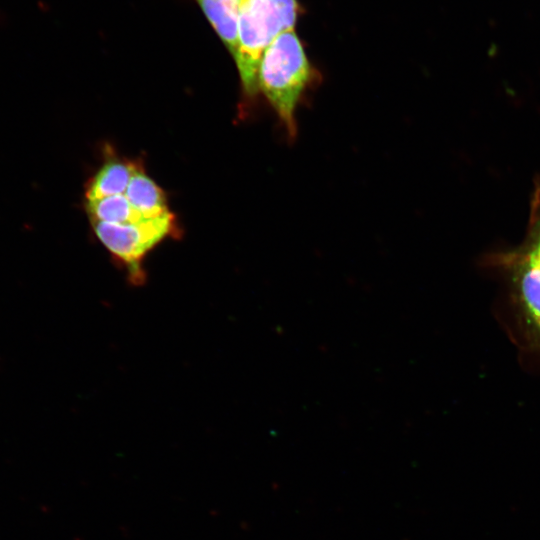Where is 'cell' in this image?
<instances>
[{
    "instance_id": "6da1fadb",
    "label": "cell",
    "mask_w": 540,
    "mask_h": 540,
    "mask_svg": "<svg viewBox=\"0 0 540 540\" xmlns=\"http://www.w3.org/2000/svg\"><path fill=\"white\" fill-rule=\"evenodd\" d=\"M314 77L315 71L294 29L279 34L262 54L258 92L270 103L290 138L297 133L296 109Z\"/></svg>"
},
{
    "instance_id": "7a4b0ae2",
    "label": "cell",
    "mask_w": 540,
    "mask_h": 540,
    "mask_svg": "<svg viewBox=\"0 0 540 540\" xmlns=\"http://www.w3.org/2000/svg\"><path fill=\"white\" fill-rule=\"evenodd\" d=\"M298 12L297 0L242 1L233 58L247 95L258 93L257 73L263 52L279 34L294 29Z\"/></svg>"
},
{
    "instance_id": "3957f363",
    "label": "cell",
    "mask_w": 540,
    "mask_h": 540,
    "mask_svg": "<svg viewBox=\"0 0 540 540\" xmlns=\"http://www.w3.org/2000/svg\"><path fill=\"white\" fill-rule=\"evenodd\" d=\"M95 235L126 272L133 286L143 285L146 273L143 262L147 254L175 230V219L168 211L160 216L131 223L93 221Z\"/></svg>"
},
{
    "instance_id": "277c9868",
    "label": "cell",
    "mask_w": 540,
    "mask_h": 540,
    "mask_svg": "<svg viewBox=\"0 0 540 540\" xmlns=\"http://www.w3.org/2000/svg\"><path fill=\"white\" fill-rule=\"evenodd\" d=\"M232 56L238 41V21L243 0H195Z\"/></svg>"
},
{
    "instance_id": "5b68a950",
    "label": "cell",
    "mask_w": 540,
    "mask_h": 540,
    "mask_svg": "<svg viewBox=\"0 0 540 540\" xmlns=\"http://www.w3.org/2000/svg\"><path fill=\"white\" fill-rule=\"evenodd\" d=\"M136 169L133 163L120 160L105 163L90 181L85 193L86 201L125 194Z\"/></svg>"
},
{
    "instance_id": "8992f818",
    "label": "cell",
    "mask_w": 540,
    "mask_h": 540,
    "mask_svg": "<svg viewBox=\"0 0 540 540\" xmlns=\"http://www.w3.org/2000/svg\"><path fill=\"white\" fill-rule=\"evenodd\" d=\"M125 196L145 218L160 216L169 211L162 189L139 167L130 179Z\"/></svg>"
},
{
    "instance_id": "52a82bcc",
    "label": "cell",
    "mask_w": 540,
    "mask_h": 540,
    "mask_svg": "<svg viewBox=\"0 0 540 540\" xmlns=\"http://www.w3.org/2000/svg\"><path fill=\"white\" fill-rule=\"evenodd\" d=\"M86 210L91 220L106 223H131L145 218L133 208L125 194L86 201Z\"/></svg>"
}]
</instances>
